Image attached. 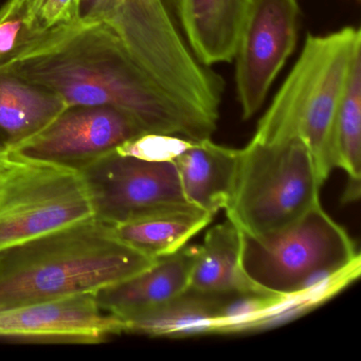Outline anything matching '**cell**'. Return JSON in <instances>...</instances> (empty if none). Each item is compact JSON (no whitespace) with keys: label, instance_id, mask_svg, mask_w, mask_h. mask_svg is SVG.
<instances>
[{"label":"cell","instance_id":"6da1fadb","mask_svg":"<svg viewBox=\"0 0 361 361\" xmlns=\"http://www.w3.org/2000/svg\"><path fill=\"white\" fill-rule=\"evenodd\" d=\"M0 73L45 88L68 106L121 109L149 133L200 141L215 132L159 87L103 23L77 20L44 32Z\"/></svg>","mask_w":361,"mask_h":361},{"label":"cell","instance_id":"7a4b0ae2","mask_svg":"<svg viewBox=\"0 0 361 361\" xmlns=\"http://www.w3.org/2000/svg\"><path fill=\"white\" fill-rule=\"evenodd\" d=\"M157 259L92 217L0 252V312L96 293L140 274Z\"/></svg>","mask_w":361,"mask_h":361},{"label":"cell","instance_id":"3957f363","mask_svg":"<svg viewBox=\"0 0 361 361\" xmlns=\"http://www.w3.org/2000/svg\"><path fill=\"white\" fill-rule=\"evenodd\" d=\"M360 50L361 31L357 27L308 35L253 136L261 140L301 139L322 185L337 168L336 115L353 60Z\"/></svg>","mask_w":361,"mask_h":361},{"label":"cell","instance_id":"277c9868","mask_svg":"<svg viewBox=\"0 0 361 361\" xmlns=\"http://www.w3.org/2000/svg\"><path fill=\"white\" fill-rule=\"evenodd\" d=\"M78 20L111 27L159 87L216 130L225 82L192 54L166 0H81Z\"/></svg>","mask_w":361,"mask_h":361},{"label":"cell","instance_id":"5b68a950","mask_svg":"<svg viewBox=\"0 0 361 361\" xmlns=\"http://www.w3.org/2000/svg\"><path fill=\"white\" fill-rule=\"evenodd\" d=\"M322 185L301 139L252 138L240 149L233 191L224 210L243 233L268 235L320 204Z\"/></svg>","mask_w":361,"mask_h":361},{"label":"cell","instance_id":"8992f818","mask_svg":"<svg viewBox=\"0 0 361 361\" xmlns=\"http://www.w3.org/2000/svg\"><path fill=\"white\" fill-rule=\"evenodd\" d=\"M94 216L80 171L7 153L0 161V252Z\"/></svg>","mask_w":361,"mask_h":361},{"label":"cell","instance_id":"52a82bcc","mask_svg":"<svg viewBox=\"0 0 361 361\" xmlns=\"http://www.w3.org/2000/svg\"><path fill=\"white\" fill-rule=\"evenodd\" d=\"M359 259L348 232L321 204L274 233L251 236L240 232V269L251 286L263 295H297L314 272Z\"/></svg>","mask_w":361,"mask_h":361},{"label":"cell","instance_id":"ba28073f","mask_svg":"<svg viewBox=\"0 0 361 361\" xmlns=\"http://www.w3.org/2000/svg\"><path fill=\"white\" fill-rule=\"evenodd\" d=\"M94 216L109 226L122 225L192 206L171 160H147L114 151L81 171Z\"/></svg>","mask_w":361,"mask_h":361},{"label":"cell","instance_id":"9c48e42d","mask_svg":"<svg viewBox=\"0 0 361 361\" xmlns=\"http://www.w3.org/2000/svg\"><path fill=\"white\" fill-rule=\"evenodd\" d=\"M299 0H253L235 50L236 96L243 120L255 117L297 47Z\"/></svg>","mask_w":361,"mask_h":361},{"label":"cell","instance_id":"30bf717a","mask_svg":"<svg viewBox=\"0 0 361 361\" xmlns=\"http://www.w3.org/2000/svg\"><path fill=\"white\" fill-rule=\"evenodd\" d=\"M147 132L126 111L111 106H68L45 130L10 153L81 172Z\"/></svg>","mask_w":361,"mask_h":361},{"label":"cell","instance_id":"8fae6325","mask_svg":"<svg viewBox=\"0 0 361 361\" xmlns=\"http://www.w3.org/2000/svg\"><path fill=\"white\" fill-rule=\"evenodd\" d=\"M124 333V322L99 306L96 293L68 295L0 312V338L98 343Z\"/></svg>","mask_w":361,"mask_h":361},{"label":"cell","instance_id":"7c38bea8","mask_svg":"<svg viewBox=\"0 0 361 361\" xmlns=\"http://www.w3.org/2000/svg\"><path fill=\"white\" fill-rule=\"evenodd\" d=\"M198 245L160 257L140 274L96 293L99 306L124 319L153 310L189 289Z\"/></svg>","mask_w":361,"mask_h":361},{"label":"cell","instance_id":"4fadbf2b","mask_svg":"<svg viewBox=\"0 0 361 361\" xmlns=\"http://www.w3.org/2000/svg\"><path fill=\"white\" fill-rule=\"evenodd\" d=\"M253 0H175L185 42L207 67L233 61Z\"/></svg>","mask_w":361,"mask_h":361},{"label":"cell","instance_id":"5bb4252c","mask_svg":"<svg viewBox=\"0 0 361 361\" xmlns=\"http://www.w3.org/2000/svg\"><path fill=\"white\" fill-rule=\"evenodd\" d=\"M238 160L240 149L216 145L209 138L191 141L172 161L188 202L215 215L231 197Z\"/></svg>","mask_w":361,"mask_h":361},{"label":"cell","instance_id":"9a60e30c","mask_svg":"<svg viewBox=\"0 0 361 361\" xmlns=\"http://www.w3.org/2000/svg\"><path fill=\"white\" fill-rule=\"evenodd\" d=\"M68 107L45 88L0 73V149L7 154L45 130Z\"/></svg>","mask_w":361,"mask_h":361},{"label":"cell","instance_id":"2e32d148","mask_svg":"<svg viewBox=\"0 0 361 361\" xmlns=\"http://www.w3.org/2000/svg\"><path fill=\"white\" fill-rule=\"evenodd\" d=\"M240 232L229 219L211 228L198 245L189 288L211 295L257 293L240 269Z\"/></svg>","mask_w":361,"mask_h":361},{"label":"cell","instance_id":"e0dca14e","mask_svg":"<svg viewBox=\"0 0 361 361\" xmlns=\"http://www.w3.org/2000/svg\"><path fill=\"white\" fill-rule=\"evenodd\" d=\"M221 298L223 295L198 293L189 288L153 310L121 319L124 331L156 337L219 333Z\"/></svg>","mask_w":361,"mask_h":361},{"label":"cell","instance_id":"ac0fdd59","mask_svg":"<svg viewBox=\"0 0 361 361\" xmlns=\"http://www.w3.org/2000/svg\"><path fill=\"white\" fill-rule=\"evenodd\" d=\"M214 215L200 209L173 211L122 225L111 226L116 235L153 259L168 257L212 221Z\"/></svg>","mask_w":361,"mask_h":361},{"label":"cell","instance_id":"d6986e66","mask_svg":"<svg viewBox=\"0 0 361 361\" xmlns=\"http://www.w3.org/2000/svg\"><path fill=\"white\" fill-rule=\"evenodd\" d=\"M335 149L337 168L345 171L348 175L342 202H356L360 197L361 50L353 60L338 105Z\"/></svg>","mask_w":361,"mask_h":361},{"label":"cell","instance_id":"ffe728a7","mask_svg":"<svg viewBox=\"0 0 361 361\" xmlns=\"http://www.w3.org/2000/svg\"><path fill=\"white\" fill-rule=\"evenodd\" d=\"M33 9L35 0H7L0 7V66L18 56L39 37Z\"/></svg>","mask_w":361,"mask_h":361},{"label":"cell","instance_id":"44dd1931","mask_svg":"<svg viewBox=\"0 0 361 361\" xmlns=\"http://www.w3.org/2000/svg\"><path fill=\"white\" fill-rule=\"evenodd\" d=\"M191 141L170 135L145 133L115 149L122 155L147 160H171L180 154Z\"/></svg>","mask_w":361,"mask_h":361},{"label":"cell","instance_id":"7402d4cb","mask_svg":"<svg viewBox=\"0 0 361 361\" xmlns=\"http://www.w3.org/2000/svg\"><path fill=\"white\" fill-rule=\"evenodd\" d=\"M81 0H35V26L39 35L78 20Z\"/></svg>","mask_w":361,"mask_h":361},{"label":"cell","instance_id":"603a6c76","mask_svg":"<svg viewBox=\"0 0 361 361\" xmlns=\"http://www.w3.org/2000/svg\"><path fill=\"white\" fill-rule=\"evenodd\" d=\"M5 155H6V154H5V153H4V152H3V151H1V149H0V160L3 159V157H4V156H5Z\"/></svg>","mask_w":361,"mask_h":361},{"label":"cell","instance_id":"cb8c5ba5","mask_svg":"<svg viewBox=\"0 0 361 361\" xmlns=\"http://www.w3.org/2000/svg\"><path fill=\"white\" fill-rule=\"evenodd\" d=\"M4 158V157H3ZM0 161H1V160H0Z\"/></svg>","mask_w":361,"mask_h":361}]
</instances>
